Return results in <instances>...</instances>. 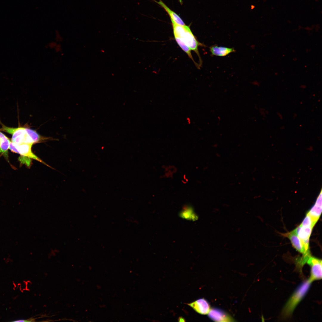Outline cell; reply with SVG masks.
Listing matches in <instances>:
<instances>
[{
  "mask_svg": "<svg viewBox=\"0 0 322 322\" xmlns=\"http://www.w3.org/2000/svg\"><path fill=\"white\" fill-rule=\"evenodd\" d=\"M187 304L196 312L201 315L208 314L210 309L209 303L204 298L199 299L193 302Z\"/></svg>",
  "mask_w": 322,
  "mask_h": 322,
  "instance_id": "8",
  "label": "cell"
},
{
  "mask_svg": "<svg viewBox=\"0 0 322 322\" xmlns=\"http://www.w3.org/2000/svg\"><path fill=\"white\" fill-rule=\"evenodd\" d=\"M25 128L27 133L32 139L34 144L43 142L51 139L50 138L41 136L35 131L33 130L27 128Z\"/></svg>",
  "mask_w": 322,
  "mask_h": 322,
  "instance_id": "13",
  "label": "cell"
},
{
  "mask_svg": "<svg viewBox=\"0 0 322 322\" xmlns=\"http://www.w3.org/2000/svg\"><path fill=\"white\" fill-rule=\"evenodd\" d=\"M10 142L8 138L0 131V153L7 154Z\"/></svg>",
  "mask_w": 322,
  "mask_h": 322,
  "instance_id": "14",
  "label": "cell"
},
{
  "mask_svg": "<svg viewBox=\"0 0 322 322\" xmlns=\"http://www.w3.org/2000/svg\"><path fill=\"white\" fill-rule=\"evenodd\" d=\"M179 321H185V319L183 318L180 317H179Z\"/></svg>",
  "mask_w": 322,
  "mask_h": 322,
  "instance_id": "18",
  "label": "cell"
},
{
  "mask_svg": "<svg viewBox=\"0 0 322 322\" xmlns=\"http://www.w3.org/2000/svg\"><path fill=\"white\" fill-rule=\"evenodd\" d=\"M32 145L29 143L18 145L10 141L9 149L14 153L19 154L21 156L34 159L50 167L32 152L31 148Z\"/></svg>",
  "mask_w": 322,
  "mask_h": 322,
  "instance_id": "4",
  "label": "cell"
},
{
  "mask_svg": "<svg viewBox=\"0 0 322 322\" xmlns=\"http://www.w3.org/2000/svg\"><path fill=\"white\" fill-rule=\"evenodd\" d=\"M283 235L289 239L293 247L296 250L302 253L303 256L310 255L309 250H308L306 249L302 241L298 237L294 230L283 234Z\"/></svg>",
  "mask_w": 322,
  "mask_h": 322,
  "instance_id": "6",
  "label": "cell"
},
{
  "mask_svg": "<svg viewBox=\"0 0 322 322\" xmlns=\"http://www.w3.org/2000/svg\"><path fill=\"white\" fill-rule=\"evenodd\" d=\"M321 200L317 201L315 205L307 213L315 224L319 219L322 211Z\"/></svg>",
  "mask_w": 322,
  "mask_h": 322,
  "instance_id": "12",
  "label": "cell"
},
{
  "mask_svg": "<svg viewBox=\"0 0 322 322\" xmlns=\"http://www.w3.org/2000/svg\"><path fill=\"white\" fill-rule=\"evenodd\" d=\"M172 27L174 37L181 39L191 50H193L196 53L201 61L198 47L205 46V45L198 41L188 26L174 24Z\"/></svg>",
  "mask_w": 322,
  "mask_h": 322,
  "instance_id": "1",
  "label": "cell"
},
{
  "mask_svg": "<svg viewBox=\"0 0 322 322\" xmlns=\"http://www.w3.org/2000/svg\"><path fill=\"white\" fill-rule=\"evenodd\" d=\"M208 315L209 318L214 321H235L233 318L223 310L217 308H213L210 309Z\"/></svg>",
  "mask_w": 322,
  "mask_h": 322,
  "instance_id": "7",
  "label": "cell"
},
{
  "mask_svg": "<svg viewBox=\"0 0 322 322\" xmlns=\"http://www.w3.org/2000/svg\"><path fill=\"white\" fill-rule=\"evenodd\" d=\"M154 1L163 8L167 12L170 17L172 23L175 24L185 26V24L180 17L174 11L170 9L161 0Z\"/></svg>",
  "mask_w": 322,
  "mask_h": 322,
  "instance_id": "10",
  "label": "cell"
},
{
  "mask_svg": "<svg viewBox=\"0 0 322 322\" xmlns=\"http://www.w3.org/2000/svg\"><path fill=\"white\" fill-rule=\"evenodd\" d=\"M12 135L11 141L18 145L23 143L34 144L27 133L25 128H13L3 126L0 129Z\"/></svg>",
  "mask_w": 322,
  "mask_h": 322,
  "instance_id": "3",
  "label": "cell"
},
{
  "mask_svg": "<svg viewBox=\"0 0 322 322\" xmlns=\"http://www.w3.org/2000/svg\"><path fill=\"white\" fill-rule=\"evenodd\" d=\"M35 319L32 318H30L29 319H27V320H23V319L18 320H16V321H13V322H32V321H34Z\"/></svg>",
  "mask_w": 322,
  "mask_h": 322,
  "instance_id": "17",
  "label": "cell"
},
{
  "mask_svg": "<svg viewBox=\"0 0 322 322\" xmlns=\"http://www.w3.org/2000/svg\"><path fill=\"white\" fill-rule=\"evenodd\" d=\"M315 223L312 221L310 217L306 214L301 225L303 226L311 227H313Z\"/></svg>",
  "mask_w": 322,
  "mask_h": 322,
  "instance_id": "16",
  "label": "cell"
},
{
  "mask_svg": "<svg viewBox=\"0 0 322 322\" xmlns=\"http://www.w3.org/2000/svg\"><path fill=\"white\" fill-rule=\"evenodd\" d=\"M179 2L181 4L182 3V0H179Z\"/></svg>",
  "mask_w": 322,
  "mask_h": 322,
  "instance_id": "20",
  "label": "cell"
},
{
  "mask_svg": "<svg viewBox=\"0 0 322 322\" xmlns=\"http://www.w3.org/2000/svg\"><path fill=\"white\" fill-rule=\"evenodd\" d=\"M306 262L311 267L310 275L308 279L312 282L316 280L322 278V260L319 258L310 256Z\"/></svg>",
  "mask_w": 322,
  "mask_h": 322,
  "instance_id": "5",
  "label": "cell"
},
{
  "mask_svg": "<svg viewBox=\"0 0 322 322\" xmlns=\"http://www.w3.org/2000/svg\"><path fill=\"white\" fill-rule=\"evenodd\" d=\"M210 51L212 55L225 56L236 51L233 48L219 47L213 45L210 47Z\"/></svg>",
  "mask_w": 322,
  "mask_h": 322,
  "instance_id": "11",
  "label": "cell"
},
{
  "mask_svg": "<svg viewBox=\"0 0 322 322\" xmlns=\"http://www.w3.org/2000/svg\"><path fill=\"white\" fill-rule=\"evenodd\" d=\"M174 38L176 42L180 47L187 53L189 57L193 61L194 63L196 64L194 61L191 54V50L189 47L186 45L183 41L180 38L177 37H174Z\"/></svg>",
  "mask_w": 322,
  "mask_h": 322,
  "instance_id": "15",
  "label": "cell"
},
{
  "mask_svg": "<svg viewBox=\"0 0 322 322\" xmlns=\"http://www.w3.org/2000/svg\"><path fill=\"white\" fill-rule=\"evenodd\" d=\"M312 228L311 227L303 226L300 225L294 230L307 250H309V239Z\"/></svg>",
  "mask_w": 322,
  "mask_h": 322,
  "instance_id": "9",
  "label": "cell"
},
{
  "mask_svg": "<svg viewBox=\"0 0 322 322\" xmlns=\"http://www.w3.org/2000/svg\"><path fill=\"white\" fill-rule=\"evenodd\" d=\"M278 115L279 117H280V118L281 119V118H282V116L281 115V114H280L279 113H278Z\"/></svg>",
  "mask_w": 322,
  "mask_h": 322,
  "instance_id": "19",
  "label": "cell"
},
{
  "mask_svg": "<svg viewBox=\"0 0 322 322\" xmlns=\"http://www.w3.org/2000/svg\"><path fill=\"white\" fill-rule=\"evenodd\" d=\"M311 283L308 279L298 287L284 307L282 311V315L284 317H288L291 315L307 292Z\"/></svg>",
  "mask_w": 322,
  "mask_h": 322,
  "instance_id": "2",
  "label": "cell"
}]
</instances>
